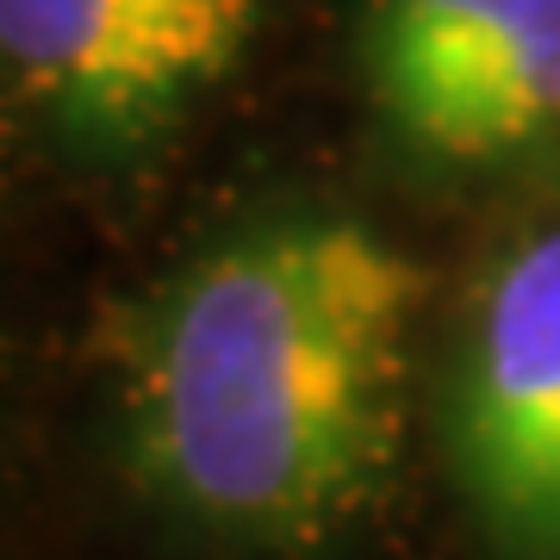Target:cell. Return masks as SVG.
Returning a JSON list of instances; mask_svg holds the SVG:
<instances>
[{
  "instance_id": "6da1fadb",
  "label": "cell",
  "mask_w": 560,
  "mask_h": 560,
  "mask_svg": "<svg viewBox=\"0 0 560 560\" xmlns=\"http://www.w3.org/2000/svg\"><path fill=\"white\" fill-rule=\"evenodd\" d=\"M423 268L361 219L212 243L125 324V442L180 517L305 548L381 499Z\"/></svg>"
},
{
  "instance_id": "7a4b0ae2",
  "label": "cell",
  "mask_w": 560,
  "mask_h": 560,
  "mask_svg": "<svg viewBox=\"0 0 560 560\" xmlns=\"http://www.w3.org/2000/svg\"><path fill=\"white\" fill-rule=\"evenodd\" d=\"M442 448L499 560H560V224L492 261L442 386Z\"/></svg>"
},
{
  "instance_id": "3957f363",
  "label": "cell",
  "mask_w": 560,
  "mask_h": 560,
  "mask_svg": "<svg viewBox=\"0 0 560 560\" xmlns=\"http://www.w3.org/2000/svg\"><path fill=\"white\" fill-rule=\"evenodd\" d=\"M261 0H0V69L62 138H162L249 50Z\"/></svg>"
},
{
  "instance_id": "277c9868",
  "label": "cell",
  "mask_w": 560,
  "mask_h": 560,
  "mask_svg": "<svg viewBox=\"0 0 560 560\" xmlns=\"http://www.w3.org/2000/svg\"><path fill=\"white\" fill-rule=\"evenodd\" d=\"M361 75L430 156H517L560 131V0H368Z\"/></svg>"
}]
</instances>
